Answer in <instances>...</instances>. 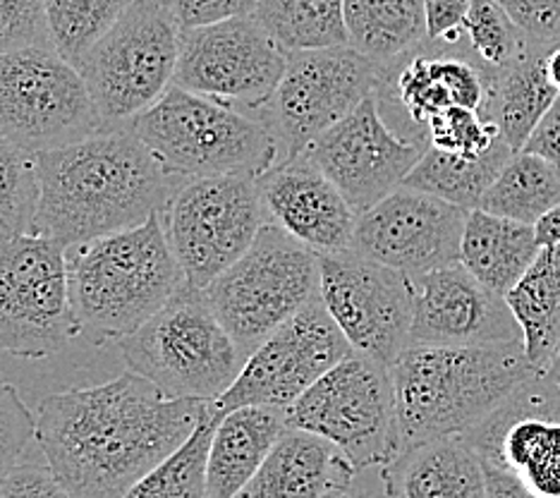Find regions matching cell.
<instances>
[{"label": "cell", "mask_w": 560, "mask_h": 498, "mask_svg": "<svg viewBox=\"0 0 560 498\" xmlns=\"http://www.w3.org/2000/svg\"><path fill=\"white\" fill-rule=\"evenodd\" d=\"M207 405L168 398L149 379L125 372L44 398L36 441L72 498H125L189 439Z\"/></svg>", "instance_id": "1"}, {"label": "cell", "mask_w": 560, "mask_h": 498, "mask_svg": "<svg viewBox=\"0 0 560 498\" xmlns=\"http://www.w3.org/2000/svg\"><path fill=\"white\" fill-rule=\"evenodd\" d=\"M36 163L42 199L34 235L68 250L147 223L187 183L165 171L130 127L39 153Z\"/></svg>", "instance_id": "2"}, {"label": "cell", "mask_w": 560, "mask_h": 498, "mask_svg": "<svg viewBox=\"0 0 560 498\" xmlns=\"http://www.w3.org/2000/svg\"><path fill=\"white\" fill-rule=\"evenodd\" d=\"M541 372L522 340L499 345H407L390 364L400 451L465 437Z\"/></svg>", "instance_id": "3"}, {"label": "cell", "mask_w": 560, "mask_h": 498, "mask_svg": "<svg viewBox=\"0 0 560 498\" xmlns=\"http://www.w3.org/2000/svg\"><path fill=\"white\" fill-rule=\"evenodd\" d=\"M68 278L80 334L96 345L135 334L187 286L161 213L70 247Z\"/></svg>", "instance_id": "4"}, {"label": "cell", "mask_w": 560, "mask_h": 498, "mask_svg": "<svg viewBox=\"0 0 560 498\" xmlns=\"http://www.w3.org/2000/svg\"><path fill=\"white\" fill-rule=\"evenodd\" d=\"M127 127L180 181L261 177L280 161L278 137L264 118L175 84Z\"/></svg>", "instance_id": "5"}, {"label": "cell", "mask_w": 560, "mask_h": 498, "mask_svg": "<svg viewBox=\"0 0 560 498\" xmlns=\"http://www.w3.org/2000/svg\"><path fill=\"white\" fill-rule=\"evenodd\" d=\"M118 348L130 372L183 401L215 403L247 362L203 292L189 286Z\"/></svg>", "instance_id": "6"}, {"label": "cell", "mask_w": 560, "mask_h": 498, "mask_svg": "<svg viewBox=\"0 0 560 498\" xmlns=\"http://www.w3.org/2000/svg\"><path fill=\"white\" fill-rule=\"evenodd\" d=\"M322 257L273 221L254 245L201 290L213 314L249 357L288 319L319 298Z\"/></svg>", "instance_id": "7"}, {"label": "cell", "mask_w": 560, "mask_h": 498, "mask_svg": "<svg viewBox=\"0 0 560 498\" xmlns=\"http://www.w3.org/2000/svg\"><path fill=\"white\" fill-rule=\"evenodd\" d=\"M180 24L171 3L132 0L78 66L104 130L127 127L175 84Z\"/></svg>", "instance_id": "8"}, {"label": "cell", "mask_w": 560, "mask_h": 498, "mask_svg": "<svg viewBox=\"0 0 560 498\" xmlns=\"http://www.w3.org/2000/svg\"><path fill=\"white\" fill-rule=\"evenodd\" d=\"M288 427L324 437L354 470L384 467L400 453L390 367L352 352L285 410Z\"/></svg>", "instance_id": "9"}, {"label": "cell", "mask_w": 560, "mask_h": 498, "mask_svg": "<svg viewBox=\"0 0 560 498\" xmlns=\"http://www.w3.org/2000/svg\"><path fill=\"white\" fill-rule=\"evenodd\" d=\"M101 130L84 77L54 46L0 54V137L39 157Z\"/></svg>", "instance_id": "10"}, {"label": "cell", "mask_w": 560, "mask_h": 498, "mask_svg": "<svg viewBox=\"0 0 560 498\" xmlns=\"http://www.w3.org/2000/svg\"><path fill=\"white\" fill-rule=\"evenodd\" d=\"M187 286L207 290L245 254L269 223L257 177L219 175L187 181L161 213Z\"/></svg>", "instance_id": "11"}, {"label": "cell", "mask_w": 560, "mask_h": 498, "mask_svg": "<svg viewBox=\"0 0 560 498\" xmlns=\"http://www.w3.org/2000/svg\"><path fill=\"white\" fill-rule=\"evenodd\" d=\"M80 336L70 300L68 247L46 235L0 245V352L44 360Z\"/></svg>", "instance_id": "12"}, {"label": "cell", "mask_w": 560, "mask_h": 498, "mask_svg": "<svg viewBox=\"0 0 560 498\" xmlns=\"http://www.w3.org/2000/svg\"><path fill=\"white\" fill-rule=\"evenodd\" d=\"M386 68L352 46L290 54L283 80L266 106L280 144V161L302 157L364 99L378 94Z\"/></svg>", "instance_id": "13"}, {"label": "cell", "mask_w": 560, "mask_h": 498, "mask_svg": "<svg viewBox=\"0 0 560 498\" xmlns=\"http://www.w3.org/2000/svg\"><path fill=\"white\" fill-rule=\"evenodd\" d=\"M288 50L252 15L180 32L175 86L235 108L271 104L288 68Z\"/></svg>", "instance_id": "14"}, {"label": "cell", "mask_w": 560, "mask_h": 498, "mask_svg": "<svg viewBox=\"0 0 560 498\" xmlns=\"http://www.w3.org/2000/svg\"><path fill=\"white\" fill-rule=\"evenodd\" d=\"M352 352L322 298H316L247 357L233 386L213 405L223 415L247 405L288 410Z\"/></svg>", "instance_id": "15"}, {"label": "cell", "mask_w": 560, "mask_h": 498, "mask_svg": "<svg viewBox=\"0 0 560 498\" xmlns=\"http://www.w3.org/2000/svg\"><path fill=\"white\" fill-rule=\"evenodd\" d=\"M319 298L354 352L393 364L410 345L412 278L346 250L322 257Z\"/></svg>", "instance_id": "16"}, {"label": "cell", "mask_w": 560, "mask_h": 498, "mask_svg": "<svg viewBox=\"0 0 560 498\" xmlns=\"http://www.w3.org/2000/svg\"><path fill=\"white\" fill-rule=\"evenodd\" d=\"M469 211L427 192L400 185L360 213L352 252L417 278L460 262Z\"/></svg>", "instance_id": "17"}, {"label": "cell", "mask_w": 560, "mask_h": 498, "mask_svg": "<svg viewBox=\"0 0 560 498\" xmlns=\"http://www.w3.org/2000/svg\"><path fill=\"white\" fill-rule=\"evenodd\" d=\"M304 153L350 207L364 213L405 183L424 149L390 130L378 111V94H372Z\"/></svg>", "instance_id": "18"}, {"label": "cell", "mask_w": 560, "mask_h": 498, "mask_svg": "<svg viewBox=\"0 0 560 498\" xmlns=\"http://www.w3.org/2000/svg\"><path fill=\"white\" fill-rule=\"evenodd\" d=\"M483 463L503 467L537 498H560V391L544 374L463 437Z\"/></svg>", "instance_id": "19"}, {"label": "cell", "mask_w": 560, "mask_h": 498, "mask_svg": "<svg viewBox=\"0 0 560 498\" xmlns=\"http://www.w3.org/2000/svg\"><path fill=\"white\" fill-rule=\"evenodd\" d=\"M415 310L410 345H499L522 340L505 298L481 286L455 262L412 278Z\"/></svg>", "instance_id": "20"}, {"label": "cell", "mask_w": 560, "mask_h": 498, "mask_svg": "<svg viewBox=\"0 0 560 498\" xmlns=\"http://www.w3.org/2000/svg\"><path fill=\"white\" fill-rule=\"evenodd\" d=\"M257 183L269 219L304 247L319 257L352 247L360 213L307 153L278 161Z\"/></svg>", "instance_id": "21"}, {"label": "cell", "mask_w": 560, "mask_h": 498, "mask_svg": "<svg viewBox=\"0 0 560 498\" xmlns=\"http://www.w3.org/2000/svg\"><path fill=\"white\" fill-rule=\"evenodd\" d=\"M354 475L336 443L290 427L235 498H328L352 491Z\"/></svg>", "instance_id": "22"}, {"label": "cell", "mask_w": 560, "mask_h": 498, "mask_svg": "<svg viewBox=\"0 0 560 498\" xmlns=\"http://www.w3.org/2000/svg\"><path fill=\"white\" fill-rule=\"evenodd\" d=\"M388 498H487L481 458L463 437L410 445L381 467Z\"/></svg>", "instance_id": "23"}, {"label": "cell", "mask_w": 560, "mask_h": 498, "mask_svg": "<svg viewBox=\"0 0 560 498\" xmlns=\"http://www.w3.org/2000/svg\"><path fill=\"white\" fill-rule=\"evenodd\" d=\"M285 410L247 405L225 413L209 451V498H235L288 431Z\"/></svg>", "instance_id": "24"}, {"label": "cell", "mask_w": 560, "mask_h": 498, "mask_svg": "<svg viewBox=\"0 0 560 498\" xmlns=\"http://www.w3.org/2000/svg\"><path fill=\"white\" fill-rule=\"evenodd\" d=\"M556 44L529 42V50L505 70H489L487 118L515 153L525 149L541 118L558 99L546 74V54Z\"/></svg>", "instance_id": "25"}, {"label": "cell", "mask_w": 560, "mask_h": 498, "mask_svg": "<svg viewBox=\"0 0 560 498\" xmlns=\"http://www.w3.org/2000/svg\"><path fill=\"white\" fill-rule=\"evenodd\" d=\"M541 252L534 225L472 209L460 242V264L481 286L505 298Z\"/></svg>", "instance_id": "26"}, {"label": "cell", "mask_w": 560, "mask_h": 498, "mask_svg": "<svg viewBox=\"0 0 560 498\" xmlns=\"http://www.w3.org/2000/svg\"><path fill=\"white\" fill-rule=\"evenodd\" d=\"M505 302L522 331L527 360L544 374L560 348V247L541 250Z\"/></svg>", "instance_id": "27"}, {"label": "cell", "mask_w": 560, "mask_h": 498, "mask_svg": "<svg viewBox=\"0 0 560 498\" xmlns=\"http://www.w3.org/2000/svg\"><path fill=\"white\" fill-rule=\"evenodd\" d=\"M346 30L348 46L393 66L427 38L424 0H346Z\"/></svg>", "instance_id": "28"}, {"label": "cell", "mask_w": 560, "mask_h": 498, "mask_svg": "<svg viewBox=\"0 0 560 498\" xmlns=\"http://www.w3.org/2000/svg\"><path fill=\"white\" fill-rule=\"evenodd\" d=\"M513 153L515 151L508 147L503 137L495 139L493 147L475 161L427 147L422 159L417 161L402 185L472 211L479 207L481 197L487 195V189L493 185Z\"/></svg>", "instance_id": "29"}, {"label": "cell", "mask_w": 560, "mask_h": 498, "mask_svg": "<svg viewBox=\"0 0 560 498\" xmlns=\"http://www.w3.org/2000/svg\"><path fill=\"white\" fill-rule=\"evenodd\" d=\"M252 18L288 54L348 46L346 0H257Z\"/></svg>", "instance_id": "30"}, {"label": "cell", "mask_w": 560, "mask_h": 498, "mask_svg": "<svg viewBox=\"0 0 560 498\" xmlns=\"http://www.w3.org/2000/svg\"><path fill=\"white\" fill-rule=\"evenodd\" d=\"M560 204V171L541 157L517 151L503 165L487 195L479 201V211L501 219L534 225L546 211Z\"/></svg>", "instance_id": "31"}, {"label": "cell", "mask_w": 560, "mask_h": 498, "mask_svg": "<svg viewBox=\"0 0 560 498\" xmlns=\"http://www.w3.org/2000/svg\"><path fill=\"white\" fill-rule=\"evenodd\" d=\"M223 413L209 403L189 439L139 479L125 498H209V451Z\"/></svg>", "instance_id": "32"}, {"label": "cell", "mask_w": 560, "mask_h": 498, "mask_svg": "<svg viewBox=\"0 0 560 498\" xmlns=\"http://www.w3.org/2000/svg\"><path fill=\"white\" fill-rule=\"evenodd\" d=\"M130 3L132 0H46L50 44L78 68Z\"/></svg>", "instance_id": "33"}, {"label": "cell", "mask_w": 560, "mask_h": 498, "mask_svg": "<svg viewBox=\"0 0 560 498\" xmlns=\"http://www.w3.org/2000/svg\"><path fill=\"white\" fill-rule=\"evenodd\" d=\"M39 199L36 153L0 137V245L36 233Z\"/></svg>", "instance_id": "34"}, {"label": "cell", "mask_w": 560, "mask_h": 498, "mask_svg": "<svg viewBox=\"0 0 560 498\" xmlns=\"http://www.w3.org/2000/svg\"><path fill=\"white\" fill-rule=\"evenodd\" d=\"M465 36L487 70L511 68L529 50V38L495 0H472Z\"/></svg>", "instance_id": "35"}, {"label": "cell", "mask_w": 560, "mask_h": 498, "mask_svg": "<svg viewBox=\"0 0 560 498\" xmlns=\"http://www.w3.org/2000/svg\"><path fill=\"white\" fill-rule=\"evenodd\" d=\"M429 147L475 161L487 153L501 137L499 127L479 111L451 106L441 111L427 125Z\"/></svg>", "instance_id": "36"}, {"label": "cell", "mask_w": 560, "mask_h": 498, "mask_svg": "<svg viewBox=\"0 0 560 498\" xmlns=\"http://www.w3.org/2000/svg\"><path fill=\"white\" fill-rule=\"evenodd\" d=\"M390 72L396 74L393 89H396L398 104L412 123L427 127L434 115L453 106L448 89L443 86L441 77L436 74L431 56L417 54L400 68L390 66Z\"/></svg>", "instance_id": "37"}, {"label": "cell", "mask_w": 560, "mask_h": 498, "mask_svg": "<svg viewBox=\"0 0 560 498\" xmlns=\"http://www.w3.org/2000/svg\"><path fill=\"white\" fill-rule=\"evenodd\" d=\"M34 439L36 415L12 383L0 381V477L18 465Z\"/></svg>", "instance_id": "38"}, {"label": "cell", "mask_w": 560, "mask_h": 498, "mask_svg": "<svg viewBox=\"0 0 560 498\" xmlns=\"http://www.w3.org/2000/svg\"><path fill=\"white\" fill-rule=\"evenodd\" d=\"M50 44L46 0H0V54Z\"/></svg>", "instance_id": "39"}, {"label": "cell", "mask_w": 560, "mask_h": 498, "mask_svg": "<svg viewBox=\"0 0 560 498\" xmlns=\"http://www.w3.org/2000/svg\"><path fill=\"white\" fill-rule=\"evenodd\" d=\"M529 42L560 44V0H495Z\"/></svg>", "instance_id": "40"}, {"label": "cell", "mask_w": 560, "mask_h": 498, "mask_svg": "<svg viewBox=\"0 0 560 498\" xmlns=\"http://www.w3.org/2000/svg\"><path fill=\"white\" fill-rule=\"evenodd\" d=\"M257 0H171V10L180 30H197L225 20L247 18Z\"/></svg>", "instance_id": "41"}, {"label": "cell", "mask_w": 560, "mask_h": 498, "mask_svg": "<svg viewBox=\"0 0 560 498\" xmlns=\"http://www.w3.org/2000/svg\"><path fill=\"white\" fill-rule=\"evenodd\" d=\"M0 498H72L50 467L18 463L0 477Z\"/></svg>", "instance_id": "42"}, {"label": "cell", "mask_w": 560, "mask_h": 498, "mask_svg": "<svg viewBox=\"0 0 560 498\" xmlns=\"http://www.w3.org/2000/svg\"><path fill=\"white\" fill-rule=\"evenodd\" d=\"M472 0H424L429 42L457 44L465 36V20Z\"/></svg>", "instance_id": "43"}, {"label": "cell", "mask_w": 560, "mask_h": 498, "mask_svg": "<svg viewBox=\"0 0 560 498\" xmlns=\"http://www.w3.org/2000/svg\"><path fill=\"white\" fill-rule=\"evenodd\" d=\"M522 151L534 153V157H541L560 171V94L553 101V106L546 111L537 130L532 132L527 144Z\"/></svg>", "instance_id": "44"}, {"label": "cell", "mask_w": 560, "mask_h": 498, "mask_svg": "<svg viewBox=\"0 0 560 498\" xmlns=\"http://www.w3.org/2000/svg\"><path fill=\"white\" fill-rule=\"evenodd\" d=\"M483 472H487V498H537L522 487L515 475H511L503 467L483 463Z\"/></svg>", "instance_id": "45"}, {"label": "cell", "mask_w": 560, "mask_h": 498, "mask_svg": "<svg viewBox=\"0 0 560 498\" xmlns=\"http://www.w3.org/2000/svg\"><path fill=\"white\" fill-rule=\"evenodd\" d=\"M534 235H537L541 250L560 247V204L551 211H546L541 219L534 223Z\"/></svg>", "instance_id": "46"}, {"label": "cell", "mask_w": 560, "mask_h": 498, "mask_svg": "<svg viewBox=\"0 0 560 498\" xmlns=\"http://www.w3.org/2000/svg\"><path fill=\"white\" fill-rule=\"evenodd\" d=\"M546 74H549L551 84L556 86V92L560 94V44L551 46L549 54H546Z\"/></svg>", "instance_id": "47"}, {"label": "cell", "mask_w": 560, "mask_h": 498, "mask_svg": "<svg viewBox=\"0 0 560 498\" xmlns=\"http://www.w3.org/2000/svg\"><path fill=\"white\" fill-rule=\"evenodd\" d=\"M544 379L549 381L556 391H560V348H558V352L553 355L551 364L544 369Z\"/></svg>", "instance_id": "48"}, {"label": "cell", "mask_w": 560, "mask_h": 498, "mask_svg": "<svg viewBox=\"0 0 560 498\" xmlns=\"http://www.w3.org/2000/svg\"><path fill=\"white\" fill-rule=\"evenodd\" d=\"M328 498H362V496H352V494L348 491V494H334V496H328Z\"/></svg>", "instance_id": "49"}, {"label": "cell", "mask_w": 560, "mask_h": 498, "mask_svg": "<svg viewBox=\"0 0 560 498\" xmlns=\"http://www.w3.org/2000/svg\"><path fill=\"white\" fill-rule=\"evenodd\" d=\"M156 3H171V0H156Z\"/></svg>", "instance_id": "50"}]
</instances>
